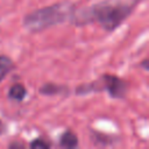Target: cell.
<instances>
[{
    "mask_svg": "<svg viewBox=\"0 0 149 149\" xmlns=\"http://www.w3.org/2000/svg\"><path fill=\"white\" fill-rule=\"evenodd\" d=\"M6 132V126H5V123L0 120V134H3Z\"/></svg>",
    "mask_w": 149,
    "mask_h": 149,
    "instance_id": "9c48e42d",
    "label": "cell"
},
{
    "mask_svg": "<svg viewBox=\"0 0 149 149\" xmlns=\"http://www.w3.org/2000/svg\"><path fill=\"white\" fill-rule=\"evenodd\" d=\"M130 10V6L126 3L108 0L95 5L86 17L99 22L107 30H113L127 17Z\"/></svg>",
    "mask_w": 149,
    "mask_h": 149,
    "instance_id": "7a4b0ae2",
    "label": "cell"
},
{
    "mask_svg": "<svg viewBox=\"0 0 149 149\" xmlns=\"http://www.w3.org/2000/svg\"><path fill=\"white\" fill-rule=\"evenodd\" d=\"M73 6L70 2H59L52 6H48L24 17V27L31 31H40L51 26L64 22L72 13Z\"/></svg>",
    "mask_w": 149,
    "mask_h": 149,
    "instance_id": "6da1fadb",
    "label": "cell"
},
{
    "mask_svg": "<svg viewBox=\"0 0 149 149\" xmlns=\"http://www.w3.org/2000/svg\"><path fill=\"white\" fill-rule=\"evenodd\" d=\"M9 97L14 100H22L26 97V87L21 84H15L9 90Z\"/></svg>",
    "mask_w": 149,
    "mask_h": 149,
    "instance_id": "5b68a950",
    "label": "cell"
},
{
    "mask_svg": "<svg viewBox=\"0 0 149 149\" xmlns=\"http://www.w3.org/2000/svg\"><path fill=\"white\" fill-rule=\"evenodd\" d=\"M13 63L6 56H0V81L7 76V73L12 70Z\"/></svg>",
    "mask_w": 149,
    "mask_h": 149,
    "instance_id": "8992f818",
    "label": "cell"
},
{
    "mask_svg": "<svg viewBox=\"0 0 149 149\" xmlns=\"http://www.w3.org/2000/svg\"><path fill=\"white\" fill-rule=\"evenodd\" d=\"M41 92L44 93V94H52V93L57 92V87H56V86H52V85H50V84H48V85H45L44 87L41 88Z\"/></svg>",
    "mask_w": 149,
    "mask_h": 149,
    "instance_id": "ba28073f",
    "label": "cell"
},
{
    "mask_svg": "<svg viewBox=\"0 0 149 149\" xmlns=\"http://www.w3.org/2000/svg\"><path fill=\"white\" fill-rule=\"evenodd\" d=\"M30 147L31 148H42V149H45V148H49V143H47L45 141L41 140V139H37V140H34L31 143H30Z\"/></svg>",
    "mask_w": 149,
    "mask_h": 149,
    "instance_id": "52a82bcc",
    "label": "cell"
},
{
    "mask_svg": "<svg viewBox=\"0 0 149 149\" xmlns=\"http://www.w3.org/2000/svg\"><path fill=\"white\" fill-rule=\"evenodd\" d=\"M101 81L104 84V88H106L109 94L114 98H121L125 95L126 93V90H127V86L126 84L118 77L115 76H104L101 78Z\"/></svg>",
    "mask_w": 149,
    "mask_h": 149,
    "instance_id": "3957f363",
    "label": "cell"
},
{
    "mask_svg": "<svg viewBox=\"0 0 149 149\" xmlns=\"http://www.w3.org/2000/svg\"><path fill=\"white\" fill-rule=\"evenodd\" d=\"M78 143V140H77V136L71 133V132H66L62 135L61 137V146L62 147H65V148H73L76 147Z\"/></svg>",
    "mask_w": 149,
    "mask_h": 149,
    "instance_id": "277c9868",
    "label": "cell"
}]
</instances>
